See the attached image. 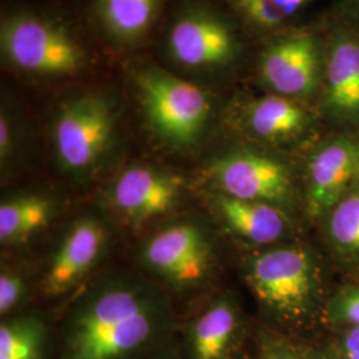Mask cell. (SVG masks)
Masks as SVG:
<instances>
[{
  "instance_id": "obj_1",
  "label": "cell",
  "mask_w": 359,
  "mask_h": 359,
  "mask_svg": "<svg viewBox=\"0 0 359 359\" xmlns=\"http://www.w3.org/2000/svg\"><path fill=\"white\" fill-rule=\"evenodd\" d=\"M167 297L129 273L96 281L67 313L57 359H140L170 344Z\"/></svg>"
},
{
  "instance_id": "obj_2",
  "label": "cell",
  "mask_w": 359,
  "mask_h": 359,
  "mask_svg": "<svg viewBox=\"0 0 359 359\" xmlns=\"http://www.w3.org/2000/svg\"><path fill=\"white\" fill-rule=\"evenodd\" d=\"M244 278L259 306L283 327L305 326L318 308L320 268L301 245L268 248L249 257Z\"/></svg>"
},
{
  "instance_id": "obj_3",
  "label": "cell",
  "mask_w": 359,
  "mask_h": 359,
  "mask_svg": "<svg viewBox=\"0 0 359 359\" xmlns=\"http://www.w3.org/2000/svg\"><path fill=\"white\" fill-rule=\"evenodd\" d=\"M142 269L173 290L189 292L215 273L213 240L197 221H176L154 231L139 249Z\"/></svg>"
},
{
  "instance_id": "obj_4",
  "label": "cell",
  "mask_w": 359,
  "mask_h": 359,
  "mask_svg": "<svg viewBox=\"0 0 359 359\" xmlns=\"http://www.w3.org/2000/svg\"><path fill=\"white\" fill-rule=\"evenodd\" d=\"M137 88L147 118L161 139L173 147L198 140L210 115L204 90L160 69L140 72Z\"/></svg>"
},
{
  "instance_id": "obj_5",
  "label": "cell",
  "mask_w": 359,
  "mask_h": 359,
  "mask_svg": "<svg viewBox=\"0 0 359 359\" xmlns=\"http://www.w3.org/2000/svg\"><path fill=\"white\" fill-rule=\"evenodd\" d=\"M115 127V108L102 95L90 93L65 103L53 126L59 167L72 176L90 173L111 145Z\"/></svg>"
},
{
  "instance_id": "obj_6",
  "label": "cell",
  "mask_w": 359,
  "mask_h": 359,
  "mask_svg": "<svg viewBox=\"0 0 359 359\" xmlns=\"http://www.w3.org/2000/svg\"><path fill=\"white\" fill-rule=\"evenodd\" d=\"M1 50L10 63L36 75H72L84 65V53L63 28L31 15L3 22Z\"/></svg>"
},
{
  "instance_id": "obj_7",
  "label": "cell",
  "mask_w": 359,
  "mask_h": 359,
  "mask_svg": "<svg viewBox=\"0 0 359 359\" xmlns=\"http://www.w3.org/2000/svg\"><path fill=\"white\" fill-rule=\"evenodd\" d=\"M326 36L299 29L273 40L258 60V76L270 93L302 103L317 100Z\"/></svg>"
},
{
  "instance_id": "obj_8",
  "label": "cell",
  "mask_w": 359,
  "mask_h": 359,
  "mask_svg": "<svg viewBox=\"0 0 359 359\" xmlns=\"http://www.w3.org/2000/svg\"><path fill=\"white\" fill-rule=\"evenodd\" d=\"M318 108L345 135L359 130V28L337 22L326 32Z\"/></svg>"
},
{
  "instance_id": "obj_9",
  "label": "cell",
  "mask_w": 359,
  "mask_h": 359,
  "mask_svg": "<svg viewBox=\"0 0 359 359\" xmlns=\"http://www.w3.org/2000/svg\"><path fill=\"white\" fill-rule=\"evenodd\" d=\"M209 179L219 194L285 208L294 196L289 167L271 154L236 149L219 156L209 168Z\"/></svg>"
},
{
  "instance_id": "obj_10",
  "label": "cell",
  "mask_w": 359,
  "mask_h": 359,
  "mask_svg": "<svg viewBox=\"0 0 359 359\" xmlns=\"http://www.w3.org/2000/svg\"><path fill=\"white\" fill-rule=\"evenodd\" d=\"M357 135L339 133L318 142L305 169L306 209L314 219L325 217L359 179Z\"/></svg>"
},
{
  "instance_id": "obj_11",
  "label": "cell",
  "mask_w": 359,
  "mask_h": 359,
  "mask_svg": "<svg viewBox=\"0 0 359 359\" xmlns=\"http://www.w3.org/2000/svg\"><path fill=\"white\" fill-rule=\"evenodd\" d=\"M182 180L157 168L123 170L107 191V200L121 219L137 226L169 213L179 204Z\"/></svg>"
},
{
  "instance_id": "obj_12",
  "label": "cell",
  "mask_w": 359,
  "mask_h": 359,
  "mask_svg": "<svg viewBox=\"0 0 359 359\" xmlns=\"http://www.w3.org/2000/svg\"><path fill=\"white\" fill-rule=\"evenodd\" d=\"M108 237L100 218L92 215L77 217L52 255L43 277V293L60 297L77 287L102 261Z\"/></svg>"
},
{
  "instance_id": "obj_13",
  "label": "cell",
  "mask_w": 359,
  "mask_h": 359,
  "mask_svg": "<svg viewBox=\"0 0 359 359\" xmlns=\"http://www.w3.org/2000/svg\"><path fill=\"white\" fill-rule=\"evenodd\" d=\"M169 51L185 67L229 65L238 52L237 38L222 19L208 13L187 15L173 26Z\"/></svg>"
},
{
  "instance_id": "obj_14",
  "label": "cell",
  "mask_w": 359,
  "mask_h": 359,
  "mask_svg": "<svg viewBox=\"0 0 359 359\" xmlns=\"http://www.w3.org/2000/svg\"><path fill=\"white\" fill-rule=\"evenodd\" d=\"M243 321L231 294L213 299L194 320L185 337L184 359H231L241 339Z\"/></svg>"
},
{
  "instance_id": "obj_15",
  "label": "cell",
  "mask_w": 359,
  "mask_h": 359,
  "mask_svg": "<svg viewBox=\"0 0 359 359\" xmlns=\"http://www.w3.org/2000/svg\"><path fill=\"white\" fill-rule=\"evenodd\" d=\"M243 121L253 137L269 144L301 142L317 129V115L306 104L274 93L248 104Z\"/></svg>"
},
{
  "instance_id": "obj_16",
  "label": "cell",
  "mask_w": 359,
  "mask_h": 359,
  "mask_svg": "<svg viewBox=\"0 0 359 359\" xmlns=\"http://www.w3.org/2000/svg\"><path fill=\"white\" fill-rule=\"evenodd\" d=\"M213 204L229 231L248 244L268 246L281 241L290 221L281 206L246 201L217 193Z\"/></svg>"
},
{
  "instance_id": "obj_17",
  "label": "cell",
  "mask_w": 359,
  "mask_h": 359,
  "mask_svg": "<svg viewBox=\"0 0 359 359\" xmlns=\"http://www.w3.org/2000/svg\"><path fill=\"white\" fill-rule=\"evenodd\" d=\"M55 203L43 194H18L0 204V241L25 243L48 226L55 216Z\"/></svg>"
},
{
  "instance_id": "obj_18",
  "label": "cell",
  "mask_w": 359,
  "mask_h": 359,
  "mask_svg": "<svg viewBox=\"0 0 359 359\" xmlns=\"http://www.w3.org/2000/svg\"><path fill=\"white\" fill-rule=\"evenodd\" d=\"M48 326L38 314H18L0 323V359H43Z\"/></svg>"
},
{
  "instance_id": "obj_19",
  "label": "cell",
  "mask_w": 359,
  "mask_h": 359,
  "mask_svg": "<svg viewBox=\"0 0 359 359\" xmlns=\"http://www.w3.org/2000/svg\"><path fill=\"white\" fill-rule=\"evenodd\" d=\"M325 217L334 253L345 262H359V179Z\"/></svg>"
},
{
  "instance_id": "obj_20",
  "label": "cell",
  "mask_w": 359,
  "mask_h": 359,
  "mask_svg": "<svg viewBox=\"0 0 359 359\" xmlns=\"http://www.w3.org/2000/svg\"><path fill=\"white\" fill-rule=\"evenodd\" d=\"M160 0H100L104 26L121 40L142 36L154 20Z\"/></svg>"
},
{
  "instance_id": "obj_21",
  "label": "cell",
  "mask_w": 359,
  "mask_h": 359,
  "mask_svg": "<svg viewBox=\"0 0 359 359\" xmlns=\"http://www.w3.org/2000/svg\"><path fill=\"white\" fill-rule=\"evenodd\" d=\"M256 347L257 359H338L332 350L265 326L257 329Z\"/></svg>"
},
{
  "instance_id": "obj_22",
  "label": "cell",
  "mask_w": 359,
  "mask_h": 359,
  "mask_svg": "<svg viewBox=\"0 0 359 359\" xmlns=\"http://www.w3.org/2000/svg\"><path fill=\"white\" fill-rule=\"evenodd\" d=\"M327 316L339 327L359 326V283L346 286L334 295L327 305Z\"/></svg>"
},
{
  "instance_id": "obj_23",
  "label": "cell",
  "mask_w": 359,
  "mask_h": 359,
  "mask_svg": "<svg viewBox=\"0 0 359 359\" xmlns=\"http://www.w3.org/2000/svg\"><path fill=\"white\" fill-rule=\"evenodd\" d=\"M231 3L248 20L262 28L281 26L289 19L277 0H231Z\"/></svg>"
},
{
  "instance_id": "obj_24",
  "label": "cell",
  "mask_w": 359,
  "mask_h": 359,
  "mask_svg": "<svg viewBox=\"0 0 359 359\" xmlns=\"http://www.w3.org/2000/svg\"><path fill=\"white\" fill-rule=\"evenodd\" d=\"M28 286L26 278L15 270L3 269L0 274V314L13 316L26 302Z\"/></svg>"
},
{
  "instance_id": "obj_25",
  "label": "cell",
  "mask_w": 359,
  "mask_h": 359,
  "mask_svg": "<svg viewBox=\"0 0 359 359\" xmlns=\"http://www.w3.org/2000/svg\"><path fill=\"white\" fill-rule=\"evenodd\" d=\"M330 350L338 359H359V326L342 327Z\"/></svg>"
},
{
  "instance_id": "obj_26",
  "label": "cell",
  "mask_w": 359,
  "mask_h": 359,
  "mask_svg": "<svg viewBox=\"0 0 359 359\" xmlns=\"http://www.w3.org/2000/svg\"><path fill=\"white\" fill-rule=\"evenodd\" d=\"M13 132L11 120L7 114L1 112L0 117V160L4 165L8 163L10 156L13 154Z\"/></svg>"
},
{
  "instance_id": "obj_27",
  "label": "cell",
  "mask_w": 359,
  "mask_h": 359,
  "mask_svg": "<svg viewBox=\"0 0 359 359\" xmlns=\"http://www.w3.org/2000/svg\"><path fill=\"white\" fill-rule=\"evenodd\" d=\"M338 22L359 28V0H337Z\"/></svg>"
},
{
  "instance_id": "obj_28",
  "label": "cell",
  "mask_w": 359,
  "mask_h": 359,
  "mask_svg": "<svg viewBox=\"0 0 359 359\" xmlns=\"http://www.w3.org/2000/svg\"><path fill=\"white\" fill-rule=\"evenodd\" d=\"M140 359H184V357L182 353H180L179 347L172 345L170 342L167 346L161 347Z\"/></svg>"
},
{
  "instance_id": "obj_29",
  "label": "cell",
  "mask_w": 359,
  "mask_h": 359,
  "mask_svg": "<svg viewBox=\"0 0 359 359\" xmlns=\"http://www.w3.org/2000/svg\"><path fill=\"white\" fill-rule=\"evenodd\" d=\"M314 0H277L278 6L283 8V13H286L287 18H292L293 15L305 8Z\"/></svg>"
},
{
  "instance_id": "obj_30",
  "label": "cell",
  "mask_w": 359,
  "mask_h": 359,
  "mask_svg": "<svg viewBox=\"0 0 359 359\" xmlns=\"http://www.w3.org/2000/svg\"><path fill=\"white\" fill-rule=\"evenodd\" d=\"M355 140H357V151H358V158H359V135H357V137H355Z\"/></svg>"
},
{
  "instance_id": "obj_31",
  "label": "cell",
  "mask_w": 359,
  "mask_h": 359,
  "mask_svg": "<svg viewBox=\"0 0 359 359\" xmlns=\"http://www.w3.org/2000/svg\"><path fill=\"white\" fill-rule=\"evenodd\" d=\"M231 359H241V358H240V357H238V355H236V357H234V358H231Z\"/></svg>"
}]
</instances>
